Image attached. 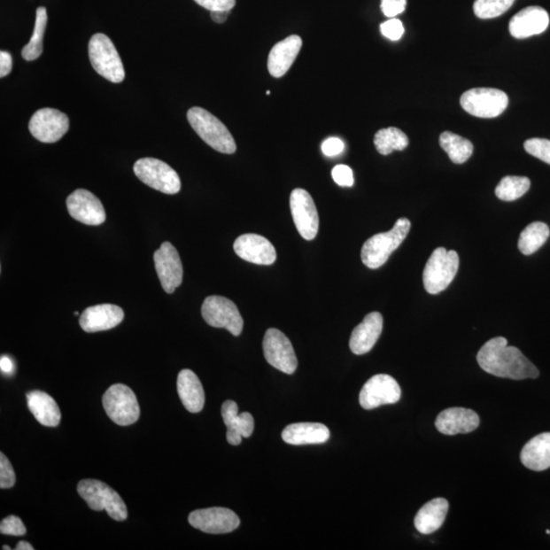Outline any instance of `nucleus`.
<instances>
[{"label":"nucleus","instance_id":"nucleus-1","mask_svg":"<svg viewBox=\"0 0 550 550\" xmlns=\"http://www.w3.org/2000/svg\"><path fill=\"white\" fill-rule=\"evenodd\" d=\"M477 362L489 375L523 380L538 378L539 370L515 346H508L507 338H492L482 346L477 354Z\"/></svg>","mask_w":550,"mask_h":550},{"label":"nucleus","instance_id":"nucleus-2","mask_svg":"<svg viewBox=\"0 0 550 550\" xmlns=\"http://www.w3.org/2000/svg\"><path fill=\"white\" fill-rule=\"evenodd\" d=\"M411 229V221L399 219L390 232L377 234L367 240L362 247L361 260L366 267L377 269L389 260L402 244Z\"/></svg>","mask_w":550,"mask_h":550},{"label":"nucleus","instance_id":"nucleus-3","mask_svg":"<svg viewBox=\"0 0 550 550\" xmlns=\"http://www.w3.org/2000/svg\"><path fill=\"white\" fill-rule=\"evenodd\" d=\"M190 125L199 137L214 151L233 154L236 151L235 139L222 122L201 107H193L187 114Z\"/></svg>","mask_w":550,"mask_h":550},{"label":"nucleus","instance_id":"nucleus-4","mask_svg":"<svg viewBox=\"0 0 550 550\" xmlns=\"http://www.w3.org/2000/svg\"><path fill=\"white\" fill-rule=\"evenodd\" d=\"M78 492L93 511H106L115 521L128 518V508L120 494L104 482L95 479H84L78 484Z\"/></svg>","mask_w":550,"mask_h":550},{"label":"nucleus","instance_id":"nucleus-5","mask_svg":"<svg viewBox=\"0 0 550 550\" xmlns=\"http://www.w3.org/2000/svg\"><path fill=\"white\" fill-rule=\"evenodd\" d=\"M460 258L456 251L438 248L430 257L423 271V283L427 293L438 295L444 291L456 277Z\"/></svg>","mask_w":550,"mask_h":550},{"label":"nucleus","instance_id":"nucleus-6","mask_svg":"<svg viewBox=\"0 0 550 550\" xmlns=\"http://www.w3.org/2000/svg\"><path fill=\"white\" fill-rule=\"evenodd\" d=\"M89 58L94 70L112 83L125 79L124 65L112 41L105 34H95L89 43Z\"/></svg>","mask_w":550,"mask_h":550},{"label":"nucleus","instance_id":"nucleus-7","mask_svg":"<svg viewBox=\"0 0 550 550\" xmlns=\"http://www.w3.org/2000/svg\"><path fill=\"white\" fill-rule=\"evenodd\" d=\"M105 410L115 424L132 425L139 420L140 406L137 397L130 387L125 384H113L102 398Z\"/></svg>","mask_w":550,"mask_h":550},{"label":"nucleus","instance_id":"nucleus-8","mask_svg":"<svg viewBox=\"0 0 550 550\" xmlns=\"http://www.w3.org/2000/svg\"><path fill=\"white\" fill-rule=\"evenodd\" d=\"M134 173L147 186L168 195L180 192V176L167 163L156 159H141L134 165Z\"/></svg>","mask_w":550,"mask_h":550},{"label":"nucleus","instance_id":"nucleus-9","mask_svg":"<svg viewBox=\"0 0 550 550\" xmlns=\"http://www.w3.org/2000/svg\"><path fill=\"white\" fill-rule=\"evenodd\" d=\"M508 97L505 92L492 88H476L461 95V105L474 117L492 119L507 110Z\"/></svg>","mask_w":550,"mask_h":550},{"label":"nucleus","instance_id":"nucleus-10","mask_svg":"<svg viewBox=\"0 0 550 550\" xmlns=\"http://www.w3.org/2000/svg\"><path fill=\"white\" fill-rule=\"evenodd\" d=\"M202 316L207 324L216 329H226L235 337L240 336L244 321L236 305L221 296H210L202 305Z\"/></svg>","mask_w":550,"mask_h":550},{"label":"nucleus","instance_id":"nucleus-11","mask_svg":"<svg viewBox=\"0 0 550 550\" xmlns=\"http://www.w3.org/2000/svg\"><path fill=\"white\" fill-rule=\"evenodd\" d=\"M263 352L267 361L285 375H293L298 367L296 352L290 339L281 330L269 329L265 332Z\"/></svg>","mask_w":550,"mask_h":550},{"label":"nucleus","instance_id":"nucleus-12","mask_svg":"<svg viewBox=\"0 0 550 550\" xmlns=\"http://www.w3.org/2000/svg\"><path fill=\"white\" fill-rule=\"evenodd\" d=\"M400 396L402 391L395 378L387 375H377L364 384L360 392L359 402L365 410H372L380 406L396 404Z\"/></svg>","mask_w":550,"mask_h":550},{"label":"nucleus","instance_id":"nucleus-13","mask_svg":"<svg viewBox=\"0 0 550 550\" xmlns=\"http://www.w3.org/2000/svg\"><path fill=\"white\" fill-rule=\"evenodd\" d=\"M290 206L298 234L307 241L315 239L319 216L311 195L306 190L295 189L290 197Z\"/></svg>","mask_w":550,"mask_h":550},{"label":"nucleus","instance_id":"nucleus-14","mask_svg":"<svg viewBox=\"0 0 550 550\" xmlns=\"http://www.w3.org/2000/svg\"><path fill=\"white\" fill-rule=\"evenodd\" d=\"M67 115L54 108H43L34 113L29 130L34 138L43 143H56L69 131Z\"/></svg>","mask_w":550,"mask_h":550},{"label":"nucleus","instance_id":"nucleus-15","mask_svg":"<svg viewBox=\"0 0 550 550\" xmlns=\"http://www.w3.org/2000/svg\"><path fill=\"white\" fill-rule=\"evenodd\" d=\"M190 525L209 534L233 532L240 526V518L226 507L197 509L189 515Z\"/></svg>","mask_w":550,"mask_h":550},{"label":"nucleus","instance_id":"nucleus-16","mask_svg":"<svg viewBox=\"0 0 550 550\" xmlns=\"http://www.w3.org/2000/svg\"><path fill=\"white\" fill-rule=\"evenodd\" d=\"M154 264L162 289L173 294L182 282V264L178 251L169 242L161 244L154 253Z\"/></svg>","mask_w":550,"mask_h":550},{"label":"nucleus","instance_id":"nucleus-17","mask_svg":"<svg viewBox=\"0 0 550 550\" xmlns=\"http://www.w3.org/2000/svg\"><path fill=\"white\" fill-rule=\"evenodd\" d=\"M66 207L74 220L87 226H100L106 220L105 210L101 201L84 189L76 190L67 197Z\"/></svg>","mask_w":550,"mask_h":550},{"label":"nucleus","instance_id":"nucleus-18","mask_svg":"<svg viewBox=\"0 0 550 550\" xmlns=\"http://www.w3.org/2000/svg\"><path fill=\"white\" fill-rule=\"evenodd\" d=\"M234 250L243 260L260 265H271L276 260V251L267 237L246 234L237 237Z\"/></svg>","mask_w":550,"mask_h":550},{"label":"nucleus","instance_id":"nucleus-19","mask_svg":"<svg viewBox=\"0 0 550 550\" xmlns=\"http://www.w3.org/2000/svg\"><path fill=\"white\" fill-rule=\"evenodd\" d=\"M124 318V310L119 306L101 304L87 308L80 317V325L88 334H93L114 329Z\"/></svg>","mask_w":550,"mask_h":550},{"label":"nucleus","instance_id":"nucleus-20","mask_svg":"<svg viewBox=\"0 0 550 550\" xmlns=\"http://www.w3.org/2000/svg\"><path fill=\"white\" fill-rule=\"evenodd\" d=\"M549 16L540 6H529L514 16L509 22V33L517 39H525L545 32Z\"/></svg>","mask_w":550,"mask_h":550},{"label":"nucleus","instance_id":"nucleus-21","mask_svg":"<svg viewBox=\"0 0 550 550\" xmlns=\"http://www.w3.org/2000/svg\"><path fill=\"white\" fill-rule=\"evenodd\" d=\"M479 424L478 414L465 407H450L441 412L436 421L437 430L445 436L472 432Z\"/></svg>","mask_w":550,"mask_h":550},{"label":"nucleus","instance_id":"nucleus-22","mask_svg":"<svg viewBox=\"0 0 550 550\" xmlns=\"http://www.w3.org/2000/svg\"><path fill=\"white\" fill-rule=\"evenodd\" d=\"M221 415L224 424L228 428V443L239 445L242 438H248L254 431V418L250 413H242L239 415V407L234 400H227L222 404Z\"/></svg>","mask_w":550,"mask_h":550},{"label":"nucleus","instance_id":"nucleus-23","mask_svg":"<svg viewBox=\"0 0 550 550\" xmlns=\"http://www.w3.org/2000/svg\"><path fill=\"white\" fill-rule=\"evenodd\" d=\"M383 329V318L378 312L366 315L364 321L352 330L350 349L355 355H364L372 350Z\"/></svg>","mask_w":550,"mask_h":550},{"label":"nucleus","instance_id":"nucleus-24","mask_svg":"<svg viewBox=\"0 0 550 550\" xmlns=\"http://www.w3.org/2000/svg\"><path fill=\"white\" fill-rule=\"evenodd\" d=\"M302 44L301 37L291 35L273 47L267 64L271 76L282 78L289 72L302 49Z\"/></svg>","mask_w":550,"mask_h":550},{"label":"nucleus","instance_id":"nucleus-25","mask_svg":"<svg viewBox=\"0 0 550 550\" xmlns=\"http://www.w3.org/2000/svg\"><path fill=\"white\" fill-rule=\"evenodd\" d=\"M282 438L291 445H319L329 439L330 432L321 423H295L284 428Z\"/></svg>","mask_w":550,"mask_h":550},{"label":"nucleus","instance_id":"nucleus-26","mask_svg":"<svg viewBox=\"0 0 550 550\" xmlns=\"http://www.w3.org/2000/svg\"><path fill=\"white\" fill-rule=\"evenodd\" d=\"M522 464L530 470L541 472L550 468V432L530 439L521 452Z\"/></svg>","mask_w":550,"mask_h":550},{"label":"nucleus","instance_id":"nucleus-27","mask_svg":"<svg viewBox=\"0 0 550 550\" xmlns=\"http://www.w3.org/2000/svg\"><path fill=\"white\" fill-rule=\"evenodd\" d=\"M178 393L189 412L199 413L205 404V393L198 376L192 370L183 369L178 376Z\"/></svg>","mask_w":550,"mask_h":550},{"label":"nucleus","instance_id":"nucleus-28","mask_svg":"<svg viewBox=\"0 0 550 550\" xmlns=\"http://www.w3.org/2000/svg\"><path fill=\"white\" fill-rule=\"evenodd\" d=\"M27 404L41 425L57 427L60 423L61 413L58 405L46 392L33 391L27 393Z\"/></svg>","mask_w":550,"mask_h":550},{"label":"nucleus","instance_id":"nucleus-29","mask_svg":"<svg viewBox=\"0 0 550 550\" xmlns=\"http://www.w3.org/2000/svg\"><path fill=\"white\" fill-rule=\"evenodd\" d=\"M447 512V500L441 498L434 499L419 509L414 524L420 533L431 534L443 526Z\"/></svg>","mask_w":550,"mask_h":550},{"label":"nucleus","instance_id":"nucleus-30","mask_svg":"<svg viewBox=\"0 0 550 550\" xmlns=\"http://www.w3.org/2000/svg\"><path fill=\"white\" fill-rule=\"evenodd\" d=\"M439 144L456 165H461L471 158L474 151L470 141L457 134L445 132L440 135Z\"/></svg>","mask_w":550,"mask_h":550},{"label":"nucleus","instance_id":"nucleus-31","mask_svg":"<svg viewBox=\"0 0 550 550\" xmlns=\"http://www.w3.org/2000/svg\"><path fill=\"white\" fill-rule=\"evenodd\" d=\"M549 235L547 224L540 221L529 224L520 235L519 250L524 255H532L546 243Z\"/></svg>","mask_w":550,"mask_h":550},{"label":"nucleus","instance_id":"nucleus-32","mask_svg":"<svg viewBox=\"0 0 550 550\" xmlns=\"http://www.w3.org/2000/svg\"><path fill=\"white\" fill-rule=\"evenodd\" d=\"M375 145L380 154L389 155L393 151H403L409 145V139L399 128L391 127L376 134Z\"/></svg>","mask_w":550,"mask_h":550},{"label":"nucleus","instance_id":"nucleus-33","mask_svg":"<svg viewBox=\"0 0 550 550\" xmlns=\"http://www.w3.org/2000/svg\"><path fill=\"white\" fill-rule=\"evenodd\" d=\"M46 25L47 12L43 6H40L36 11L35 28H34L32 38L30 43L22 50V56L25 60H35L43 54Z\"/></svg>","mask_w":550,"mask_h":550},{"label":"nucleus","instance_id":"nucleus-34","mask_svg":"<svg viewBox=\"0 0 550 550\" xmlns=\"http://www.w3.org/2000/svg\"><path fill=\"white\" fill-rule=\"evenodd\" d=\"M530 187L531 182L526 176L508 175L500 182L495 195L502 201H515L524 196Z\"/></svg>","mask_w":550,"mask_h":550},{"label":"nucleus","instance_id":"nucleus-35","mask_svg":"<svg viewBox=\"0 0 550 550\" xmlns=\"http://www.w3.org/2000/svg\"><path fill=\"white\" fill-rule=\"evenodd\" d=\"M515 0H475V15L482 19L498 18L512 8Z\"/></svg>","mask_w":550,"mask_h":550},{"label":"nucleus","instance_id":"nucleus-36","mask_svg":"<svg viewBox=\"0 0 550 550\" xmlns=\"http://www.w3.org/2000/svg\"><path fill=\"white\" fill-rule=\"evenodd\" d=\"M524 148L530 155L550 165V140L540 138L529 139L525 142Z\"/></svg>","mask_w":550,"mask_h":550},{"label":"nucleus","instance_id":"nucleus-37","mask_svg":"<svg viewBox=\"0 0 550 550\" xmlns=\"http://www.w3.org/2000/svg\"><path fill=\"white\" fill-rule=\"evenodd\" d=\"M16 484V474L8 458L0 453V488H12Z\"/></svg>","mask_w":550,"mask_h":550},{"label":"nucleus","instance_id":"nucleus-38","mask_svg":"<svg viewBox=\"0 0 550 550\" xmlns=\"http://www.w3.org/2000/svg\"><path fill=\"white\" fill-rule=\"evenodd\" d=\"M27 532L22 520L17 515H9L2 521L0 524V533L11 536H24Z\"/></svg>","mask_w":550,"mask_h":550},{"label":"nucleus","instance_id":"nucleus-39","mask_svg":"<svg viewBox=\"0 0 550 550\" xmlns=\"http://www.w3.org/2000/svg\"><path fill=\"white\" fill-rule=\"evenodd\" d=\"M380 31L384 37L391 41H398L403 37L405 33L404 25L396 18L390 19L380 25Z\"/></svg>","mask_w":550,"mask_h":550},{"label":"nucleus","instance_id":"nucleus-40","mask_svg":"<svg viewBox=\"0 0 550 550\" xmlns=\"http://www.w3.org/2000/svg\"><path fill=\"white\" fill-rule=\"evenodd\" d=\"M332 179L341 187H352L354 185V174L348 166L339 165L331 172Z\"/></svg>","mask_w":550,"mask_h":550},{"label":"nucleus","instance_id":"nucleus-41","mask_svg":"<svg viewBox=\"0 0 550 550\" xmlns=\"http://www.w3.org/2000/svg\"><path fill=\"white\" fill-rule=\"evenodd\" d=\"M194 2L209 12L232 11L236 6V0H194Z\"/></svg>","mask_w":550,"mask_h":550},{"label":"nucleus","instance_id":"nucleus-42","mask_svg":"<svg viewBox=\"0 0 550 550\" xmlns=\"http://www.w3.org/2000/svg\"><path fill=\"white\" fill-rule=\"evenodd\" d=\"M407 0H382V11L387 18L392 19L404 12Z\"/></svg>","mask_w":550,"mask_h":550},{"label":"nucleus","instance_id":"nucleus-43","mask_svg":"<svg viewBox=\"0 0 550 550\" xmlns=\"http://www.w3.org/2000/svg\"><path fill=\"white\" fill-rule=\"evenodd\" d=\"M321 149L325 156H328V158H335V156H337L344 151L345 144L341 139L331 137L326 139L322 143Z\"/></svg>","mask_w":550,"mask_h":550},{"label":"nucleus","instance_id":"nucleus-44","mask_svg":"<svg viewBox=\"0 0 550 550\" xmlns=\"http://www.w3.org/2000/svg\"><path fill=\"white\" fill-rule=\"evenodd\" d=\"M12 67V58L9 52H0V77L4 78L11 73Z\"/></svg>","mask_w":550,"mask_h":550},{"label":"nucleus","instance_id":"nucleus-45","mask_svg":"<svg viewBox=\"0 0 550 550\" xmlns=\"http://www.w3.org/2000/svg\"><path fill=\"white\" fill-rule=\"evenodd\" d=\"M0 368L5 375H12L13 371V363L9 357L3 356L0 359Z\"/></svg>","mask_w":550,"mask_h":550},{"label":"nucleus","instance_id":"nucleus-46","mask_svg":"<svg viewBox=\"0 0 550 550\" xmlns=\"http://www.w3.org/2000/svg\"><path fill=\"white\" fill-rule=\"evenodd\" d=\"M230 11H215L212 12V19L217 24H222L226 22L229 15Z\"/></svg>","mask_w":550,"mask_h":550},{"label":"nucleus","instance_id":"nucleus-47","mask_svg":"<svg viewBox=\"0 0 550 550\" xmlns=\"http://www.w3.org/2000/svg\"><path fill=\"white\" fill-rule=\"evenodd\" d=\"M16 550H33L34 547L30 545L29 542L20 541L18 543Z\"/></svg>","mask_w":550,"mask_h":550},{"label":"nucleus","instance_id":"nucleus-48","mask_svg":"<svg viewBox=\"0 0 550 550\" xmlns=\"http://www.w3.org/2000/svg\"><path fill=\"white\" fill-rule=\"evenodd\" d=\"M3 549H4H4L9 550V549H11V547H9L8 546H4L3 547Z\"/></svg>","mask_w":550,"mask_h":550},{"label":"nucleus","instance_id":"nucleus-49","mask_svg":"<svg viewBox=\"0 0 550 550\" xmlns=\"http://www.w3.org/2000/svg\"><path fill=\"white\" fill-rule=\"evenodd\" d=\"M74 314L76 315V316H79V312H74Z\"/></svg>","mask_w":550,"mask_h":550},{"label":"nucleus","instance_id":"nucleus-50","mask_svg":"<svg viewBox=\"0 0 550 550\" xmlns=\"http://www.w3.org/2000/svg\"><path fill=\"white\" fill-rule=\"evenodd\" d=\"M546 534H548V535L550 534V530L549 529L546 530Z\"/></svg>","mask_w":550,"mask_h":550}]
</instances>
